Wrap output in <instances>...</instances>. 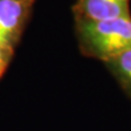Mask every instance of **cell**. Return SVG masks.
Returning <instances> with one entry per match:
<instances>
[{
  "instance_id": "1",
  "label": "cell",
  "mask_w": 131,
  "mask_h": 131,
  "mask_svg": "<svg viewBox=\"0 0 131 131\" xmlns=\"http://www.w3.org/2000/svg\"><path fill=\"white\" fill-rule=\"evenodd\" d=\"M75 32L82 54L103 62L131 47V16L98 21L75 19Z\"/></svg>"
},
{
  "instance_id": "4",
  "label": "cell",
  "mask_w": 131,
  "mask_h": 131,
  "mask_svg": "<svg viewBox=\"0 0 131 131\" xmlns=\"http://www.w3.org/2000/svg\"><path fill=\"white\" fill-rule=\"evenodd\" d=\"M105 64L124 92L131 97V47Z\"/></svg>"
},
{
  "instance_id": "3",
  "label": "cell",
  "mask_w": 131,
  "mask_h": 131,
  "mask_svg": "<svg viewBox=\"0 0 131 131\" xmlns=\"http://www.w3.org/2000/svg\"><path fill=\"white\" fill-rule=\"evenodd\" d=\"M73 11L75 19L93 21L131 16L129 0H77Z\"/></svg>"
},
{
  "instance_id": "5",
  "label": "cell",
  "mask_w": 131,
  "mask_h": 131,
  "mask_svg": "<svg viewBox=\"0 0 131 131\" xmlns=\"http://www.w3.org/2000/svg\"><path fill=\"white\" fill-rule=\"evenodd\" d=\"M12 55H13V50L12 49H9L0 45V78L7 70L8 66H9L11 61Z\"/></svg>"
},
{
  "instance_id": "6",
  "label": "cell",
  "mask_w": 131,
  "mask_h": 131,
  "mask_svg": "<svg viewBox=\"0 0 131 131\" xmlns=\"http://www.w3.org/2000/svg\"><path fill=\"white\" fill-rule=\"evenodd\" d=\"M25 1H27V2H30V3H32V5H33V2H34V0H25Z\"/></svg>"
},
{
  "instance_id": "2",
  "label": "cell",
  "mask_w": 131,
  "mask_h": 131,
  "mask_svg": "<svg viewBox=\"0 0 131 131\" xmlns=\"http://www.w3.org/2000/svg\"><path fill=\"white\" fill-rule=\"evenodd\" d=\"M32 3L25 0H0V45L14 50L26 24Z\"/></svg>"
}]
</instances>
